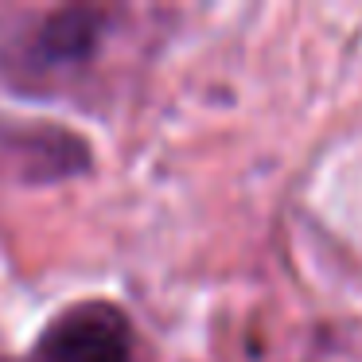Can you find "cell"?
<instances>
[{
  "instance_id": "cell-2",
  "label": "cell",
  "mask_w": 362,
  "mask_h": 362,
  "mask_svg": "<svg viewBox=\"0 0 362 362\" xmlns=\"http://www.w3.org/2000/svg\"><path fill=\"white\" fill-rule=\"evenodd\" d=\"M105 28V12L90 8V4H66V8H55L40 28H35V59L43 66H71L82 63V59L94 55L98 40H102Z\"/></svg>"
},
{
  "instance_id": "cell-1",
  "label": "cell",
  "mask_w": 362,
  "mask_h": 362,
  "mask_svg": "<svg viewBox=\"0 0 362 362\" xmlns=\"http://www.w3.org/2000/svg\"><path fill=\"white\" fill-rule=\"evenodd\" d=\"M40 362H129L133 331L117 304L82 300L71 304L43 327L35 343Z\"/></svg>"
},
{
  "instance_id": "cell-3",
  "label": "cell",
  "mask_w": 362,
  "mask_h": 362,
  "mask_svg": "<svg viewBox=\"0 0 362 362\" xmlns=\"http://www.w3.org/2000/svg\"><path fill=\"white\" fill-rule=\"evenodd\" d=\"M16 156H20V172L32 183H51V180H66L90 168V144L82 136L66 133V129L43 125L35 133L16 136Z\"/></svg>"
}]
</instances>
